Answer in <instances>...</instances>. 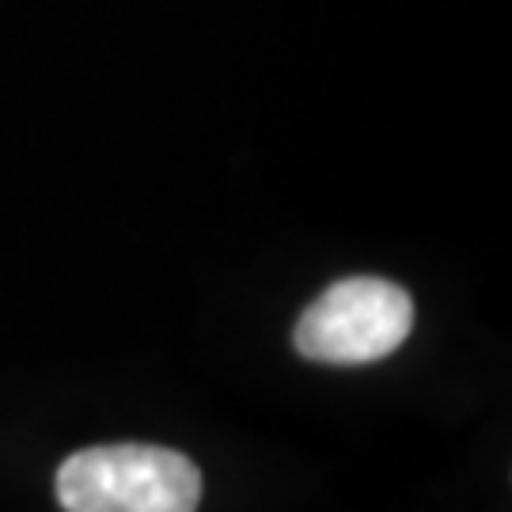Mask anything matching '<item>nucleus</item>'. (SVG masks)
I'll return each mask as SVG.
<instances>
[{
  "mask_svg": "<svg viewBox=\"0 0 512 512\" xmlns=\"http://www.w3.org/2000/svg\"><path fill=\"white\" fill-rule=\"evenodd\" d=\"M57 501L65 512H198L202 471L175 448L103 444L57 467Z\"/></svg>",
  "mask_w": 512,
  "mask_h": 512,
  "instance_id": "f257e3e1",
  "label": "nucleus"
},
{
  "mask_svg": "<svg viewBox=\"0 0 512 512\" xmlns=\"http://www.w3.org/2000/svg\"><path fill=\"white\" fill-rule=\"evenodd\" d=\"M414 330V300L387 277H346L296 319L293 346L315 365H372Z\"/></svg>",
  "mask_w": 512,
  "mask_h": 512,
  "instance_id": "f03ea898",
  "label": "nucleus"
}]
</instances>
